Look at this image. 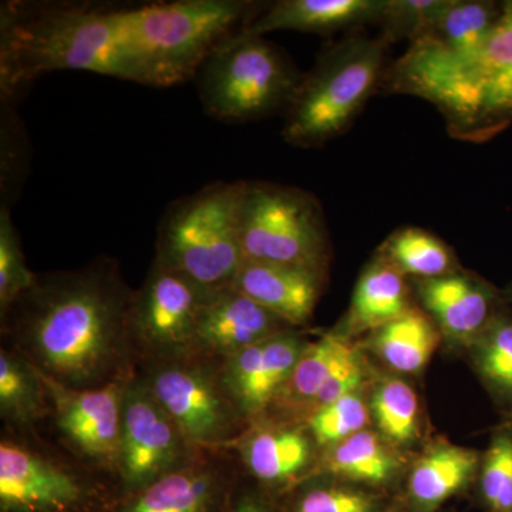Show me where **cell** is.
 <instances>
[{"mask_svg":"<svg viewBox=\"0 0 512 512\" xmlns=\"http://www.w3.org/2000/svg\"><path fill=\"white\" fill-rule=\"evenodd\" d=\"M134 292L109 256L37 274L35 284L0 313L2 345L69 389L130 382L137 370L130 332Z\"/></svg>","mask_w":512,"mask_h":512,"instance_id":"6da1fadb","label":"cell"},{"mask_svg":"<svg viewBox=\"0 0 512 512\" xmlns=\"http://www.w3.org/2000/svg\"><path fill=\"white\" fill-rule=\"evenodd\" d=\"M83 70L133 82L121 8L90 2H8L0 8V92L43 74Z\"/></svg>","mask_w":512,"mask_h":512,"instance_id":"7a4b0ae2","label":"cell"},{"mask_svg":"<svg viewBox=\"0 0 512 512\" xmlns=\"http://www.w3.org/2000/svg\"><path fill=\"white\" fill-rule=\"evenodd\" d=\"M261 9L248 0H174L121 8L133 82L170 87L197 77L208 57L247 28Z\"/></svg>","mask_w":512,"mask_h":512,"instance_id":"3957f363","label":"cell"},{"mask_svg":"<svg viewBox=\"0 0 512 512\" xmlns=\"http://www.w3.org/2000/svg\"><path fill=\"white\" fill-rule=\"evenodd\" d=\"M116 478L84 466L43 430H0V512H111Z\"/></svg>","mask_w":512,"mask_h":512,"instance_id":"277c9868","label":"cell"},{"mask_svg":"<svg viewBox=\"0 0 512 512\" xmlns=\"http://www.w3.org/2000/svg\"><path fill=\"white\" fill-rule=\"evenodd\" d=\"M387 45L382 36H350L326 49L286 109V143L318 147L340 136L379 89Z\"/></svg>","mask_w":512,"mask_h":512,"instance_id":"5b68a950","label":"cell"},{"mask_svg":"<svg viewBox=\"0 0 512 512\" xmlns=\"http://www.w3.org/2000/svg\"><path fill=\"white\" fill-rule=\"evenodd\" d=\"M238 183H215L181 198L158 227L154 262L208 292L234 285L244 264L239 242Z\"/></svg>","mask_w":512,"mask_h":512,"instance_id":"8992f818","label":"cell"},{"mask_svg":"<svg viewBox=\"0 0 512 512\" xmlns=\"http://www.w3.org/2000/svg\"><path fill=\"white\" fill-rule=\"evenodd\" d=\"M237 220L245 261L328 274L330 241L309 192L265 181H238Z\"/></svg>","mask_w":512,"mask_h":512,"instance_id":"52a82bcc","label":"cell"},{"mask_svg":"<svg viewBox=\"0 0 512 512\" xmlns=\"http://www.w3.org/2000/svg\"><path fill=\"white\" fill-rule=\"evenodd\" d=\"M197 79L205 111L241 123L288 109L302 76L264 36L241 30L208 57Z\"/></svg>","mask_w":512,"mask_h":512,"instance_id":"ba28073f","label":"cell"},{"mask_svg":"<svg viewBox=\"0 0 512 512\" xmlns=\"http://www.w3.org/2000/svg\"><path fill=\"white\" fill-rule=\"evenodd\" d=\"M136 376L195 446L231 447L251 426L225 387L221 357L192 349L141 360Z\"/></svg>","mask_w":512,"mask_h":512,"instance_id":"9c48e42d","label":"cell"},{"mask_svg":"<svg viewBox=\"0 0 512 512\" xmlns=\"http://www.w3.org/2000/svg\"><path fill=\"white\" fill-rule=\"evenodd\" d=\"M201 450L134 376L124 393L117 460L116 478L123 498L187 466Z\"/></svg>","mask_w":512,"mask_h":512,"instance_id":"30bf717a","label":"cell"},{"mask_svg":"<svg viewBox=\"0 0 512 512\" xmlns=\"http://www.w3.org/2000/svg\"><path fill=\"white\" fill-rule=\"evenodd\" d=\"M45 379L50 410L43 431L84 466L116 478L128 382L76 390Z\"/></svg>","mask_w":512,"mask_h":512,"instance_id":"8fae6325","label":"cell"},{"mask_svg":"<svg viewBox=\"0 0 512 512\" xmlns=\"http://www.w3.org/2000/svg\"><path fill=\"white\" fill-rule=\"evenodd\" d=\"M211 293L153 262L131 305L130 332L137 363L194 349Z\"/></svg>","mask_w":512,"mask_h":512,"instance_id":"7c38bea8","label":"cell"},{"mask_svg":"<svg viewBox=\"0 0 512 512\" xmlns=\"http://www.w3.org/2000/svg\"><path fill=\"white\" fill-rule=\"evenodd\" d=\"M380 87L429 101L443 114L451 136L470 140L478 109L468 57L431 37L417 40L387 67Z\"/></svg>","mask_w":512,"mask_h":512,"instance_id":"4fadbf2b","label":"cell"},{"mask_svg":"<svg viewBox=\"0 0 512 512\" xmlns=\"http://www.w3.org/2000/svg\"><path fill=\"white\" fill-rule=\"evenodd\" d=\"M239 478L231 447L202 448L190 464L121 498L111 512H227Z\"/></svg>","mask_w":512,"mask_h":512,"instance_id":"5bb4252c","label":"cell"},{"mask_svg":"<svg viewBox=\"0 0 512 512\" xmlns=\"http://www.w3.org/2000/svg\"><path fill=\"white\" fill-rule=\"evenodd\" d=\"M241 476L274 497H282L315 474L320 448L305 424L252 421L231 446Z\"/></svg>","mask_w":512,"mask_h":512,"instance_id":"9a60e30c","label":"cell"},{"mask_svg":"<svg viewBox=\"0 0 512 512\" xmlns=\"http://www.w3.org/2000/svg\"><path fill=\"white\" fill-rule=\"evenodd\" d=\"M410 282L417 305L433 320L450 350L464 352L507 308L503 291L463 269L440 278Z\"/></svg>","mask_w":512,"mask_h":512,"instance_id":"2e32d148","label":"cell"},{"mask_svg":"<svg viewBox=\"0 0 512 512\" xmlns=\"http://www.w3.org/2000/svg\"><path fill=\"white\" fill-rule=\"evenodd\" d=\"M306 329H289L222 359V377L249 423L261 419L311 342Z\"/></svg>","mask_w":512,"mask_h":512,"instance_id":"e0dca14e","label":"cell"},{"mask_svg":"<svg viewBox=\"0 0 512 512\" xmlns=\"http://www.w3.org/2000/svg\"><path fill=\"white\" fill-rule=\"evenodd\" d=\"M483 451L444 439L430 440L413 457L400 497L410 512H441L460 495L471 494Z\"/></svg>","mask_w":512,"mask_h":512,"instance_id":"ac0fdd59","label":"cell"},{"mask_svg":"<svg viewBox=\"0 0 512 512\" xmlns=\"http://www.w3.org/2000/svg\"><path fill=\"white\" fill-rule=\"evenodd\" d=\"M296 329L234 286L211 293L198 325L195 350L225 357Z\"/></svg>","mask_w":512,"mask_h":512,"instance_id":"d6986e66","label":"cell"},{"mask_svg":"<svg viewBox=\"0 0 512 512\" xmlns=\"http://www.w3.org/2000/svg\"><path fill=\"white\" fill-rule=\"evenodd\" d=\"M328 274L295 266L244 261L234 288L296 329H306L325 291Z\"/></svg>","mask_w":512,"mask_h":512,"instance_id":"ffe728a7","label":"cell"},{"mask_svg":"<svg viewBox=\"0 0 512 512\" xmlns=\"http://www.w3.org/2000/svg\"><path fill=\"white\" fill-rule=\"evenodd\" d=\"M413 457L369 427L320 451L315 474L397 495L402 491Z\"/></svg>","mask_w":512,"mask_h":512,"instance_id":"44dd1931","label":"cell"},{"mask_svg":"<svg viewBox=\"0 0 512 512\" xmlns=\"http://www.w3.org/2000/svg\"><path fill=\"white\" fill-rule=\"evenodd\" d=\"M471 73L480 116L470 143H485L512 124V0L503 2L483 50L471 59Z\"/></svg>","mask_w":512,"mask_h":512,"instance_id":"7402d4cb","label":"cell"},{"mask_svg":"<svg viewBox=\"0 0 512 512\" xmlns=\"http://www.w3.org/2000/svg\"><path fill=\"white\" fill-rule=\"evenodd\" d=\"M384 9L386 0H281L259 10L242 30L256 36L282 30L332 35L379 25Z\"/></svg>","mask_w":512,"mask_h":512,"instance_id":"603a6c76","label":"cell"},{"mask_svg":"<svg viewBox=\"0 0 512 512\" xmlns=\"http://www.w3.org/2000/svg\"><path fill=\"white\" fill-rule=\"evenodd\" d=\"M357 348L359 342L345 338L333 329L312 339L268 412L258 420L306 424L325 384Z\"/></svg>","mask_w":512,"mask_h":512,"instance_id":"cb8c5ba5","label":"cell"},{"mask_svg":"<svg viewBox=\"0 0 512 512\" xmlns=\"http://www.w3.org/2000/svg\"><path fill=\"white\" fill-rule=\"evenodd\" d=\"M413 298L412 282L376 254L357 279L348 312L333 330L359 342L414 308Z\"/></svg>","mask_w":512,"mask_h":512,"instance_id":"d4e9b609","label":"cell"},{"mask_svg":"<svg viewBox=\"0 0 512 512\" xmlns=\"http://www.w3.org/2000/svg\"><path fill=\"white\" fill-rule=\"evenodd\" d=\"M367 394L372 429L403 453L416 456L430 441L416 387L407 377L377 370Z\"/></svg>","mask_w":512,"mask_h":512,"instance_id":"484cf974","label":"cell"},{"mask_svg":"<svg viewBox=\"0 0 512 512\" xmlns=\"http://www.w3.org/2000/svg\"><path fill=\"white\" fill-rule=\"evenodd\" d=\"M441 343L439 329L419 305L359 340L366 355L375 357L384 372L407 379L426 370Z\"/></svg>","mask_w":512,"mask_h":512,"instance_id":"4316f807","label":"cell"},{"mask_svg":"<svg viewBox=\"0 0 512 512\" xmlns=\"http://www.w3.org/2000/svg\"><path fill=\"white\" fill-rule=\"evenodd\" d=\"M46 379L29 360L0 345V420L19 431L43 430L49 417Z\"/></svg>","mask_w":512,"mask_h":512,"instance_id":"83f0119b","label":"cell"},{"mask_svg":"<svg viewBox=\"0 0 512 512\" xmlns=\"http://www.w3.org/2000/svg\"><path fill=\"white\" fill-rule=\"evenodd\" d=\"M463 353L501 421L512 423V316L507 308Z\"/></svg>","mask_w":512,"mask_h":512,"instance_id":"f1b7e54d","label":"cell"},{"mask_svg":"<svg viewBox=\"0 0 512 512\" xmlns=\"http://www.w3.org/2000/svg\"><path fill=\"white\" fill-rule=\"evenodd\" d=\"M396 495L315 474L279 497L284 512H384Z\"/></svg>","mask_w":512,"mask_h":512,"instance_id":"f546056e","label":"cell"},{"mask_svg":"<svg viewBox=\"0 0 512 512\" xmlns=\"http://www.w3.org/2000/svg\"><path fill=\"white\" fill-rule=\"evenodd\" d=\"M377 255L410 281L440 278L461 269L446 242L417 227L397 229L383 242Z\"/></svg>","mask_w":512,"mask_h":512,"instance_id":"4dcf8cb0","label":"cell"},{"mask_svg":"<svg viewBox=\"0 0 512 512\" xmlns=\"http://www.w3.org/2000/svg\"><path fill=\"white\" fill-rule=\"evenodd\" d=\"M503 2L447 0L429 37L439 40L458 55L474 59L493 32Z\"/></svg>","mask_w":512,"mask_h":512,"instance_id":"1f68e13d","label":"cell"},{"mask_svg":"<svg viewBox=\"0 0 512 512\" xmlns=\"http://www.w3.org/2000/svg\"><path fill=\"white\" fill-rule=\"evenodd\" d=\"M471 494L483 512H512V423L491 431Z\"/></svg>","mask_w":512,"mask_h":512,"instance_id":"d6a6232c","label":"cell"},{"mask_svg":"<svg viewBox=\"0 0 512 512\" xmlns=\"http://www.w3.org/2000/svg\"><path fill=\"white\" fill-rule=\"evenodd\" d=\"M367 390L369 387L336 400L306 421V429L320 451L372 427Z\"/></svg>","mask_w":512,"mask_h":512,"instance_id":"836d02e7","label":"cell"},{"mask_svg":"<svg viewBox=\"0 0 512 512\" xmlns=\"http://www.w3.org/2000/svg\"><path fill=\"white\" fill-rule=\"evenodd\" d=\"M35 272L30 271L23 254L19 232L10 217L9 208L0 210V313L35 284Z\"/></svg>","mask_w":512,"mask_h":512,"instance_id":"e575fe53","label":"cell"},{"mask_svg":"<svg viewBox=\"0 0 512 512\" xmlns=\"http://www.w3.org/2000/svg\"><path fill=\"white\" fill-rule=\"evenodd\" d=\"M446 5L447 0H386L379 23L384 42L409 40L414 43L426 39Z\"/></svg>","mask_w":512,"mask_h":512,"instance_id":"d590c367","label":"cell"},{"mask_svg":"<svg viewBox=\"0 0 512 512\" xmlns=\"http://www.w3.org/2000/svg\"><path fill=\"white\" fill-rule=\"evenodd\" d=\"M227 512H284V508L274 495L241 476Z\"/></svg>","mask_w":512,"mask_h":512,"instance_id":"8d00e7d4","label":"cell"},{"mask_svg":"<svg viewBox=\"0 0 512 512\" xmlns=\"http://www.w3.org/2000/svg\"><path fill=\"white\" fill-rule=\"evenodd\" d=\"M384 512H410L407 510L406 504L403 503L402 497L399 494L393 498L392 504L387 507Z\"/></svg>","mask_w":512,"mask_h":512,"instance_id":"74e56055","label":"cell"},{"mask_svg":"<svg viewBox=\"0 0 512 512\" xmlns=\"http://www.w3.org/2000/svg\"><path fill=\"white\" fill-rule=\"evenodd\" d=\"M505 306H507V311L510 312L512 316V282L508 285V288L503 291Z\"/></svg>","mask_w":512,"mask_h":512,"instance_id":"f35d334b","label":"cell"},{"mask_svg":"<svg viewBox=\"0 0 512 512\" xmlns=\"http://www.w3.org/2000/svg\"><path fill=\"white\" fill-rule=\"evenodd\" d=\"M441 512H443V511H441Z\"/></svg>","mask_w":512,"mask_h":512,"instance_id":"ab89813d","label":"cell"}]
</instances>
